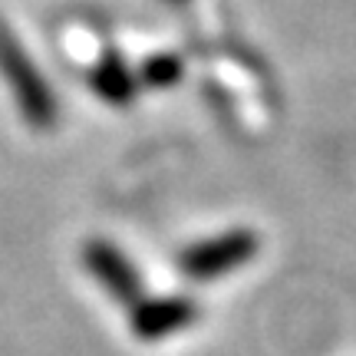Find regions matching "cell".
Instances as JSON below:
<instances>
[{
  "mask_svg": "<svg viewBox=\"0 0 356 356\" xmlns=\"http://www.w3.org/2000/svg\"><path fill=\"white\" fill-rule=\"evenodd\" d=\"M96 89H99V96H109V99H122L129 89V79L122 73V66L109 60V66L102 63L99 66V76H96Z\"/></svg>",
  "mask_w": 356,
  "mask_h": 356,
  "instance_id": "7a4b0ae2",
  "label": "cell"
},
{
  "mask_svg": "<svg viewBox=\"0 0 356 356\" xmlns=\"http://www.w3.org/2000/svg\"><path fill=\"white\" fill-rule=\"evenodd\" d=\"M0 76L7 79L13 99H17L30 126H50L53 115H56V99L50 96V89L40 76V70L33 66L30 53L20 47L17 33L3 24V17H0Z\"/></svg>",
  "mask_w": 356,
  "mask_h": 356,
  "instance_id": "6da1fadb",
  "label": "cell"
}]
</instances>
